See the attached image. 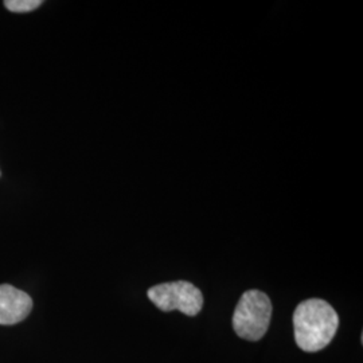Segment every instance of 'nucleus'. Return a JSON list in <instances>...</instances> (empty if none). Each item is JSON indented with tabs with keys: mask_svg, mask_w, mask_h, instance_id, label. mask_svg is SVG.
I'll list each match as a JSON object with an SVG mask.
<instances>
[{
	"mask_svg": "<svg viewBox=\"0 0 363 363\" xmlns=\"http://www.w3.org/2000/svg\"><path fill=\"white\" fill-rule=\"evenodd\" d=\"M339 316L322 298H308L300 303L294 313L295 339L306 352L323 350L337 334Z\"/></svg>",
	"mask_w": 363,
	"mask_h": 363,
	"instance_id": "obj_1",
	"label": "nucleus"
},
{
	"mask_svg": "<svg viewBox=\"0 0 363 363\" xmlns=\"http://www.w3.org/2000/svg\"><path fill=\"white\" fill-rule=\"evenodd\" d=\"M272 318V303L267 294L259 289L247 291L237 304L233 315L235 334L256 342L264 337Z\"/></svg>",
	"mask_w": 363,
	"mask_h": 363,
	"instance_id": "obj_2",
	"label": "nucleus"
},
{
	"mask_svg": "<svg viewBox=\"0 0 363 363\" xmlns=\"http://www.w3.org/2000/svg\"><path fill=\"white\" fill-rule=\"evenodd\" d=\"M150 300L164 312L181 311L187 316L198 315L203 307V295L189 281H172L151 286L147 292Z\"/></svg>",
	"mask_w": 363,
	"mask_h": 363,
	"instance_id": "obj_3",
	"label": "nucleus"
},
{
	"mask_svg": "<svg viewBox=\"0 0 363 363\" xmlns=\"http://www.w3.org/2000/svg\"><path fill=\"white\" fill-rule=\"evenodd\" d=\"M33 310V298L9 284L0 286V325L21 323Z\"/></svg>",
	"mask_w": 363,
	"mask_h": 363,
	"instance_id": "obj_4",
	"label": "nucleus"
},
{
	"mask_svg": "<svg viewBox=\"0 0 363 363\" xmlns=\"http://www.w3.org/2000/svg\"><path fill=\"white\" fill-rule=\"evenodd\" d=\"M42 4L40 0H7L4 1V6L7 10L13 13H30L35 9H38Z\"/></svg>",
	"mask_w": 363,
	"mask_h": 363,
	"instance_id": "obj_5",
	"label": "nucleus"
}]
</instances>
